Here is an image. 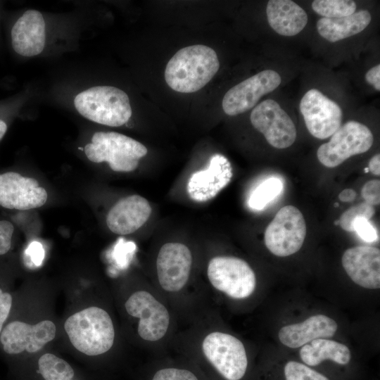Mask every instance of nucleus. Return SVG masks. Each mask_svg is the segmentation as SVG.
I'll return each instance as SVG.
<instances>
[{"mask_svg": "<svg viewBox=\"0 0 380 380\" xmlns=\"http://www.w3.org/2000/svg\"><path fill=\"white\" fill-rule=\"evenodd\" d=\"M182 341V349L196 353L226 380H240L245 375L248 357L243 343L236 336L200 325Z\"/></svg>", "mask_w": 380, "mask_h": 380, "instance_id": "1", "label": "nucleus"}, {"mask_svg": "<svg viewBox=\"0 0 380 380\" xmlns=\"http://www.w3.org/2000/svg\"><path fill=\"white\" fill-rule=\"evenodd\" d=\"M125 309L137 321V334L153 348L167 343L173 334V308L158 292L151 289L134 291L125 303Z\"/></svg>", "mask_w": 380, "mask_h": 380, "instance_id": "2", "label": "nucleus"}, {"mask_svg": "<svg viewBox=\"0 0 380 380\" xmlns=\"http://www.w3.org/2000/svg\"><path fill=\"white\" fill-rule=\"evenodd\" d=\"M219 68L214 49L202 44L191 45L179 49L168 61L165 80L177 92L193 93L205 87Z\"/></svg>", "mask_w": 380, "mask_h": 380, "instance_id": "3", "label": "nucleus"}, {"mask_svg": "<svg viewBox=\"0 0 380 380\" xmlns=\"http://www.w3.org/2000/svg\"><path fill=\"white\" fill-rule=\"evenodd\" d=\"M193 265L191 251L179 242H168L159 249L156 260L158 292L173 308L189 300L187 291Z\"/></svg>", "mask_w": 380, "mask_h": 380, "instance_id": "4", "label": "nucleus"}, {"mask_svg": "<svg viewBox=\"0 0 380 380\" xmlns=\"http://www.w3.org/2000/svg\"><path fill=\"white\" fill-rule=\"evenodd\" d=\"M64 329L72 345L89 356L106 353L115 342L111 317L99 307H89L72 315L65 322Z\"/></svg>", "mask_w": 380, "mask_h": 380, "instance_id": "5", "label": "nucleus"}, {"mask_svg": "<svg viewBox=\"0 0 380 380\" xmlns=\"http://www.w3.org/2000/svg\"><path fill=\"white\" fill-rule=\"evenodd\" d=\"M76 110L85 118L110 127L128 122L132 108L127 94L112 86H97L79 93L74 99Z\"/></svg>", "mask_w": 380, "mask_h": 380, "instance_id": "6", "label": "nucleus"}, {"mask_svg": "<svg viewBox=\"0 0 380 380\" xmlns=\"http://www.w3.org/2000/svg\"><path fill=\"white\" fill-rule=\"evenodd\" d=\"M87 158L93 163L107 162L115 172H131L137 169L140 158L148 152L138 141L114 132H97L91 143L84 148Z\"/></svg>", "mask_w": 380, "mask_h": 380, "instance_id": "7", "label": "nucleus"}, {"mask_svg": "<svg viewBox=\"0 0 380 380\" xmlns=\"http://www.w3.org/2000/svg\"><path fill=\"white\" fill-rule=\"evenodd\" d=\"M208 281L215 291L229 298H248L256 286L255 274L247 262L234 256L219 255L208 262Z\"/></svg>", "mask_w": 380, "mask_h": 380, "instance_id": "8", "label": "nucleus"}, {"mask_svg": "<svg viewBox=\"0 0 380 380\" xmlns=\"http://www.w3.org/2000/svg\"><path fill=\"white\" fill-rule=\"evenodd\" d=\"M373 142V134L366 125L350 120L341 125L331 139L318 148L317 156L325 167H335L353 156L367 152Z\"/></svg>", "mask_w": 380, "mask_h": 380, "instance_id": "9", "label": "nucleus"}, {"mask_svg": "<svg viewBox=\"0 0 380 380\" xmlns=\"http://www.w3.org/2000/svg\"><path fill=\"white\" fill-rule=\"evenodd\" d=\"M306 235V224L302 213L295 206L281 208L266 228V247L279 257L291 255L302 247Z\"/></svg>", "mask_w": 380, "mask_h": 380, "instance_id": "10", "label": "nucleus"}, {"mask_svg": "<svg viewBox=\"0 0 380 380\" xmlns=\"http://www.w3.org/2000/svg\"><path fill=\"white\" fill-rule=\"evenodd\" d=\"M250 120L253 127L263 134L272 146L283 149L291 146L297 137L294 122L274 99H267L253 109Z\"/></svg>", "mask_w": 380, "mask_h": 380, "instance_id": "11", "label": "nucleus"}, {"mask_svg": "<svg viewBox=\"0 0 380 380\" xmlns=\"http://www.w3.org/2000/svg\"><path fill=\"white\" fill-rule=\"evenodd\" d=\"M299 108L308 132L315 138L327 139L341 125L342 109L317 89L306 91Z\"/></svg>", "mask_w": 380, "mask_h": 380, "instance_id": "12", "label": "nucleus"}, {"mask_svg": "<svg viewBox=\"0 0 380 380\" xmlns=\"http://www.w3.org/2000/svg\"><path fill=\"white\" fill-rule=\"evenodd\" d=\"M281 83V75L277 71L262 70L230 88L222 99V109L230 116L243 113L254 108L263 96L274 91Z\"/></svg>", "mask_w": 380, "mask_h": 380, "instance_id": "13", "label": "nucleus"}, {"mask_svg": "<svg viewBox=\"0 0 380 380\" xmlns=\"http://www.w3.org/2000/svg\"><path fill=\"white\" fill-rule=\"evenodd\" d=\"M56 326L50 320H43L30 325L19 320L8 322L0 334V344L8 355H18L23 351L36 353L56 336Z\"/></svg>", "mask_w": 380, "mask_h": 380, "instance_id": "14", "label": "nucleus"}, {"mask_svg": "<svg viewBox=\"0 0 380 380\" xmlns=\"http://www.w3.org/2000/svg\"><path fill=\"white\" fill-rule=\"evenodd\" d=\"M48 194L37 179L15 172L0 174V205L27 210L45 204Z\"/></svg>", "mask_w": 380, "mask_h": 380, "instance_id": "15", "label": "nucleus"}, {"mask_svg": "<svg viewBox=\"0 0 380 380\" xmlns=\"http://www.w3.org/2000/svg\"><path fill=\"white\" fill-rule=\"evenodd\" d=\"M232 175L228 159L221 154H215L211 156L207 169L191 175L187 184L188 194L195 201H208L230 182Z\"/></svg>", "mask_w": 380, "mask_h": 380, "instance_id": "16", "label": "nucleus"}, {"mask_svg": "<svg viewBox=\"0 0 380 380\" xmlns=\"http://www.w3.org/2000/svg\"><path fill=\"white\" fill-rule=\"evenodd\" d=\"M342 265L349 277L357 285L369 289L380 287V251L359 246L347 249L342 256Z\"/></svg>", "mask_w": 380, "mask_h": 380, "instance_id": "17", "label": "nucleus"}, {"mask_svg": "<svg viewBox=\"0 0 380 380\" xmlns=\"http://www.w3.org/2000/svg\"><path fill=\"white\" fill-rule=\"evenodd\" d=\"M151 207L139 195H131L118 201L106 216V224L114 234H130L141 228L148 220Z\"/></svg>", "mask_w": 380, "mask_h": 380, "instance_id": "18", "label": "nucleus"}, {"mask_svg": "<svg viewBox=\"0 0 380 380\" xmlns=\"http://www.w3.org/2000/svg\"><path fill=\"white\" fill-rule=\"evenodd\" d=\"M45 40V22L42 14L37 10L25 11L12 27V46L21 56L31 57L39 54Z\"/></svg>", "mask_w": 380, "mask_h": 380, "instance_id": "19", "label": "nucleus"}, {"mask_svg": "<svg viewBox=\"0 0 380 380\" xmlns=\"http://www.w3.org/2000/svg\"><path fill=\"white\" fill-rule=\"evenodd\" d=\"M336 330L337 324L333 319L316 315L303 322L283 327L279 331V338L284 346L296 348L315 339L332 337Z\"/></svg>", "mask_w": 380, "mask_h": 380, "instance_id": "20", "label": "nucleus"}, {"mask_svg": "<svg viewBox=\"0 0 380 380\" xmlns=\"http://www.w3.org/2000/svg\"><path fill=\"white\" fill-rule=\"evenodd\" d=\"M267 22L277 34L293 37L306 26L308 16L305 11L291 0H270L266 6Z\"/></svg>", "mask_w": 380, "mask_h": 380, "instance_id": "21", "label": "nucleus"}, {"mask_svg": "<svg viewBox=\"0 0 380 380\" xmlns=\"http://www.w3.org/2000/svg\"><path fill=\"white\" fill-rule=\"evenodd\" d=\"M371 20L370 12L363 9L343 18H321L316 23V28L322 38L329 42H336L360 33Z\"/></svg>", "mask_w": 380, "mask_h": 380, "instance_id": "22", "label": "nucleus"}, {"mask_svg": "<svg viewBox=\"0 0 380 380\" xmlns=\"http://www.w3.org/2000/svg\"><path fill=\"white\" fill-rule=\"evenodd\" d=\"M301 360L308 365L316 366L326 360L346 365L350 360L349 348L339 342L317 338L305 344L300 350Z\"/></svg>", "mask_w": 380, "mask_h": 380, "instance_id": "23", "label": "nucleus"}, {"mask_svg": "<svg viewBox=\"0 0 380 380\" xmlns=\"http://www.w3.org/2000/svg\"><path fill=\"white\" fill-rule=\"evenodd\" d=\"M39 373L45 380H72L75 372L65 360L51 353L42 355L38 360Z\"/></svg>", "mask_w": 380, "mask_h": 380, "instance_id": "24", "label": "nucleus"}, {"mask_svg": "<svg viewBox=\"0 0 380 380\" xmlns=\"http://www.w3.org/2000/svg\"><path fill=\"white\" fill-rule=\"evenodd\" d=\"M282 190L283 182L280 179L275 177H269L252 192L248 199V205L254 210H262L277 197Z\"/></svg>", "mask_w": 380, "mask_h": 380, "instance_id": "25", "label": "nucleus"}, {"mask_svg": "<svg viewBox=\"0 0 380 380\" xmlns=\"http://www.w3.org/2000/svg\"><path fill=\"white\" fill-rule=\"evenodd\" d=\"M311 7L322 18H339L353 14L357 6L351 0H315Z\"/></svg>", "mask_w": 380, "mask_h": 380, "instance_id": "26", "label": "nucleus"}, {"mask_svg": "<svg viewBox=\"0 0 380 380\" xmlns=\"http://www.w3.org/2000/svg\"><path fill=\"white\" fill-rule=\"evenodd\" d=\"M375 213L374 206L365 202L358 203L346 210L342 213L338 220L341 227L347 232H353V222L359 217L369 220Z\"/></svg>", "mask_w": 380, "mask_h": 380, "instance_id": "27", "label": "nucleus"}, {"mask_svg": "<svg viewBox=\"0 0 380 380\" xmlns=\"http://www.w3.org/2000/svg\"><path fill=\"white\" fill-rule=\"evenodd\" d=\"M284 374L286 380H329L323 374L295 361L286 365Z\"/></svg>", "mask_w": 380, "mask_h": 380, "instance_id": "28", "label": "nucleus"}, {"mask_svg": "<svg viewBox=\"0 0 380 380\" xmlns=\"http://www.w3.org/2000/svg\"><path fill=\"white\" fill-rule=\"evenodd\" d=\"M151 380H199V379L189 369L168 366L157 369Z\"/></svg>", "mask_w": 380, "mask_h": 380, "instance_id": "29", "label": "nucleus"}, {"mask_svg": "<svg viewBox=\"0 0 380 380\" xmlns=\"http://www.w3.org/2000/svg\"><path fill=\"white\" fill-rule=\"evenodd\" d=\"M353 232L365 241L368 243L375 242L379 239V235L374 225L365 217H359L353 222Z\"/></svg>", "mask_w": 380, "mask_h": 380, "instance_id": "30", "label": "nucleus"}, {"mask_svg": "<svg viewBox=\"0 0 380 380\" xmlns=\"http://www.w3.org/2000/svg\"><path fill=\"white\" fill-rule=\"evenodd\" d=\"M362 197L365 202L370 205H378L380 203V181L372 179L366 182L361 190Z\"/></svg>", "mask_w": 380, "mask_h": 380, "instance_id": "31", "label": "nucleus"}, {"mask_svg": "<svg viewBox=\"0 0 380 380\" xmlns=\"http://www.w3.org/2000/svg\"><path fill=\"white\" fill-rule=\"evenodd\" d=\"M14 232L13 224L7 220H0V255L6 254L11 248Z\"/></svg>", "mask_w": 380, "mask_h": 380, "instance_id": "32", "label": "nucleus"}, {"mask_svg": "<svg viewBox=\"0 0 380 380\" xmlns=\"http://www.w3.org/2000/svg\"><path fill=\"white\" fill-rule=\"evenodd\" d=\"M13 305L11 293L0 286V334L8 320Z\"/></svg>", "mask_w": 380, "mask_h": 380, "instance_id": "33", "label": "nucleus"}, {"mask_svg": "<svg viewBox=\"0 0 380 380\" xmlns=\"http://www.w3.org/2000/svg\"><path fill=\"white\" fill-rule=\"evenodd\" d=\"M25 253L34 265L39 266L42 264L44 257V251L39 242H32L26 249Z\"/></svg>", "mask_w": 380, "mask_h": 380, "instance_id": "34", "label": "nucleus"}, {"mask_svg": "<svg viewBox=\"0 0 380 380\" xmlns=\"http://www.w3.org/2000/svg\"><path fill=\"white\" fill-rule=\"evenodd\" d=\"M366 82L374 87L376 91H380V65L371 68L365 74Z\"/></svg>", "mask_w": 380, "mask_h": 380, "instance_id": "35", "label": "nucleus"}, {"mask_svg": "<svg viewBox=\"0 0 380 380\" xmlns=\"http://www.w3.org/2000/svg\"><path fill=\"white\" fill-rule=\"evenodd\" d=\"M369 171L372 174L379 176L380 175V155L377 153L374 155L369 160L368 165Z\"/></svg>", "mask_w": 380, "mask_h": 380, "instance_id": "36", "label": "nucleus"}, {"mask_svg": "<svg viewBox=\"0 0 380 380\" xmlns=\"http://www.w3.org/2000/svg\"><path fill=\"white\" fill-rule=\"evenodd\" d=\"M356 197V192L352 189H345L339 194L338 198L343 202H352Z\"/></svg>", "mask_w": 380, "mask_h": 380, "instance_id": "37", "label": "nucleus"}, {"mask_svg": "<svg viewBox=\"0 0 380 380\" xmlns=\"http://www.w3.org/2000/svg\"><path fill=\"white\" fill-rule=\"evenodd\" d=\"M7 130V125L5 122L0 120V139L4 136Z\"/></svg>", "mask_w": 380, "mask_h": 380, "instance_id": "38", "label": "nucleus"}, {"mask_svg": "<svg viewBox=\"0 0 380 380\" xmlns=\"http://www.w3.org/2000/svg\"><path fill=\"white\" fill-rule=\"evenodd\" d=\"M334 224H335V225L339 224L338 220H335V221H334Z\"/></svg>", "mask_w": 380, "mask_h": 380, "instance_id": "39", "label": "nucleus"}, {"mask_svg": "<svg viewBox=\"0 0 380 380\" xmlns=\"http://www.w3.org/2000/svg\"><path fill=\"white\" fill-rule=\"evenodd\" d=\"M365 172H369V169H368V167H367V168H365Z\"/></svg>", "mask_w": 380, "mask_h": 380, "instance_id": "40", "label": "nucleus"}, {"mask_svg": "<svg viewBox=\"0 0 380 380\" xmlns=\"http://www.w3.org/2000/svg\"><path fill=\"white\" fill-rule=\"evenodd\" d=\"M338 205H339L338 203H334V207H338Z\"/></svg>", "mask_w": 380, "mask_h": 380, "instance_id": "41", "label": "nucleus"}]
</instances>
